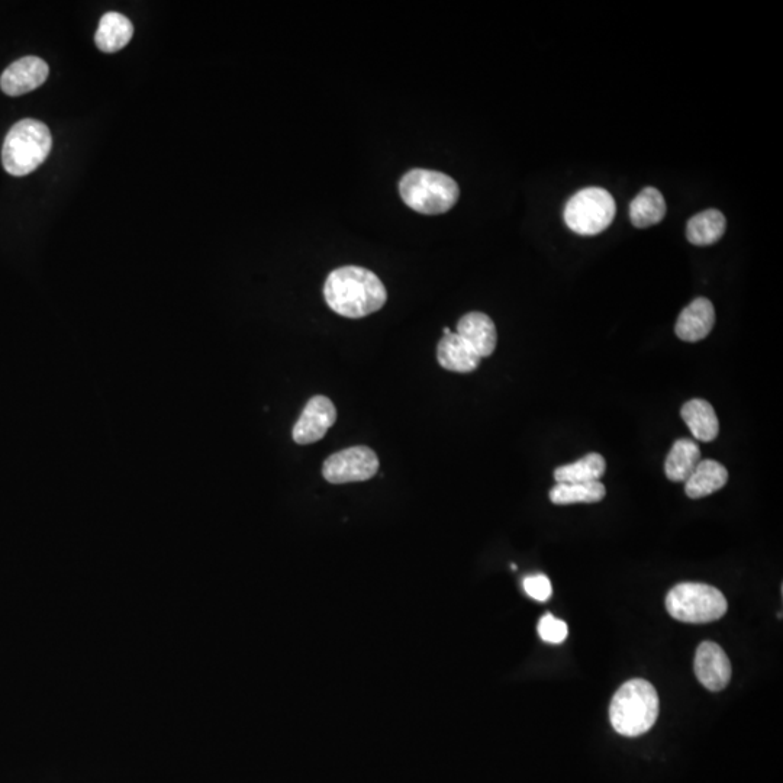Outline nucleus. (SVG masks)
Wrapping results in <instances>:
<instances>
[{
  "instance_id": "20",
  "label": "nucleus",
  "mask_w": 783,
  "mask_h": 783,
  "mask_svg": "<svg viewBox=\"0 0 783 783\" xmlns=\"http://www.w3.org/2000/svg\"><path fill=\"white\" fill-rule=\"evenodd\" d=\"M607 470V462L598 453H589L572 464L557 467L554 479L557 483H589L601 482Z\"/></svg>"
},
{
  "instance_id": "15",
  "label": "nucleus",
  "mask_w": 783,
  "mask_h": 783,
  "mask_svg": "<svg viewBox=\"0 0 783 783\" xmlns=\"http://www.w3.org/2000/svg\"><path fill=\"white\" fill-rule=\"evenodd\" d=\"M134 35V25L127 16L118 12H108L102 16L95 35L96 47L103 53H116L130 43Z\"/></svg>"
},
{
  "instance_id": "18",
  "label": "nucleus",
  "mask_w": 783,
  "mask_h": 783,
  "mask_svg": "<svg viewBox=\"0 0 783 783\" xmlns=\"http://www.w3.org/2000/svg\"><path fill=\"white\" fill-rule=\"evenodd\" d=\"M727 227L725 217L717 209L695 215L686 225V237L695 246H711L721 240Z\"/></svg>"
},
{
  "instance_id": "2",
  "label": "nucleus",
  "mask_w": 783,
  "mask_h": 783,
  "mask_svg": "<svg viewBox=\"0 0 783 783\" xmlns=\"http://www.w3.org/2000/svg\"><path fill=\"white\" fill-rule=\"evenodd\" d=\"M659 711V695L652 683L633 679L615 692L609 707V720L621 736L638 737L652 730Z\"/></svg>"
},
{
  "instance_id": "23",
  "label": "nucleus",
  "mask_w": 783,
  "mask_h": 783,
  "mask_svg": "<svg viewBox=\"0 0 783 783\" xmlns=\"http://www.w3.org/2000/svg\"><path fill=\"white\" fill-rule=\"evenodd\" d=\"M524 591L530 598L536 599L538 602H546L553 589H551V582L547 576L536 575L524 579Z\"/></svg>"
},
{
  "instance_id": "11",
  "label": "nucleus",
  "mask_w": 783,
  "mask_h": 783,
  "mask_svg": "<svg viewBox=\"0 0 783 783\" xmlns=\"http://www.w3.org/2000/svg\"><path fill=\"white\" fill-rule=\"evenodd\" d=\"M715 324V309L707 298H696L686 306L676 322L675 333L686 343H696L710 335Z\"/></svg>"
},
{
  "instance_id": "14",
  "label": "nucleus",
  "mask_w": 783,
  "mask_h": 783,
  "mask_svg": "<svg viewBox=\"0 0 783 783\" xmlns=\"http://www.w3.org/2000/svg\"><path fill=\"white\" fill-rule=\"evenodd\" d=\"M681 415L689 431L699 441H714L720 434V422L710 402L692 399L682 406Z\"/></svg>"
},
{
  "instance_id": "13",
  "label": "nucleus",
  "mask_w": 783,
  "mask_h": 783,
  "mask_svg": "<svg viewBox=\"0 0 783 783\" xmlns=\"http://www.w3.org/2000/svg\"><path fill=\"white\" fill-rule=\"evenodd\" d=\"M437 360L443 369L470 373L478 369L480 357L456 333L444 335L437 347Z\"/></svg>"
},
{
  "instance_id": "19",
  "label": "nucleus",
  "mask_w": 783,
  "mask_h": 783,
  "mask_svg": "<svg viewBox=\"0 0 783 783\" xmlns=\"http://www.w3.org/2000/svg\"><path fill=\"white\" fill-rule=\"evenodd\" d=\"M666 202L662 193L654 188L641 190L630 205V219L636 228H649L663 221Z\"/></svg>"
},
{
  "instance_id": "24",
  "label": "nucleus",
  "mask_w": 783,
  "mask_h": 783,
  "mask_svg": "<svg viewBox=\"0 0 783 783\" xmlns=\"http://www.w3.org/2000/svg\"><path fill=\"white\" fill-rule=\"evenodd\" d=\"M443 331H444V335H447V334H450V333H451V331H450V328H447V327H446V328H444V330H443Z\"/></svg>"
},
{
  "instance_id": "22",
  "label": "nucleus",
  "mask_w": 783,
  "mask_h": 783,
  "mask_svg": "<svg viewBox=\"0 0 783 783\" xmlns=\"http://www.w3.org/2000/svg\"><path fill=\"white\" fill-rule=\"evenodd\" d=\"M538 634L546 643L560 644L566 640L569 628L565 621L554 618L551 614L544 615L538 623Z\"/></svg>"
},
{
  "instance_id": "6",
  "label": "nucleus",
  "mask_w": 783,
  "mask_h": 783,
  "mask_svg": "<svg viewBox=\"0 0 783 783\" xmlns=\"http://www.w3.org/2000/svg\"><path fill=\"white\" fill-rule=\"evenodd\" d=\"M617 212L611 193L601 188L580 190L567 202V227L580 235H596L607 230Z\"/></svg>"
},
{
  "instance_id": "8",
  "label": "nucleus",
  "mask_w": 783,
  "mask_h": 783,
  "mask_svg": "<svg viewBox=\"0 0 783 783\" xmlns=\"http://www.w3.org/2000/svg\"><path fill=\"white\" fill-rule=\"evenodd\" d=\"M335 421H337V409L331 399L327 396H314L306 404L301 418L293 427V440L301 446L317 443L325 437Z\"/></svg>"
},
{
  "instance_id": "10",
  "label": "nucleus",
  "mask_w": 783,
  "mask_h": 783,
  "mask_svg": "<svg viewBox=\"0 0 783 783\" xmlns=\"http://www.w3.org/2000/svg\"><path fill=\"white\" fill-rule=\"evenodd\" d=\"M48 64L43 58L28 56L12 63L0 77V89L8 96H22L32 92L47 80Z\"/></svg>"
},
{
  "instance_id": "9",
  "label": "nucleus",
  "mask_w": 783,
  "mask_h": 783,
  "mask_svg": "<svg viewBox=\"0 0 783 783\" xmlns=\"http://www.w3.org/2000/svg\"><path fill=\"white\" fill-rule=\"evenodd\" d=\"M695 675L698 681L712 692L727 688L733 675L730 659L718 644L704 641L695 653Z\"/></svg>"
},
{
  "instance_id": "16",
  "label": "nucleus",
  "mask_w": 783,
  "mask_h": 783,
  "mask_svg": "<svg viewBox=\"0 0 783 783\" xmlns=\"http://www.w3.org/2000/svg\"><path fill=\"white\" fill-rule=\"evenodd\" d=\"M701 450L691 438H679L666 457L665 472L672 482L685 483L701 462Z\"/></svg>"
},
{
  "instance_id": "5",
  "label": "nucleus",
  "mask_w": 783,
  "mask_h": 783,
  "mask_svg": "<svg viewBox=\"0 0 783 783\" xmlns=\"http://www.w3.org/2000/svg\"><path fill=\"white\" fill-rule=\"evenodd\" d=\"M727 608V599L721 591L705 583H681L666 596L670 617L686 624L714 623L724 617Z\"/></svg>"
},
{
  "instance_id": "17",
  "label": "nucleus",
  "mask_w": 783,
  "mask_h": 783,
  "mask_svg": "<svg viewBox=\"0 0 783 783\" xmlns=\"http://www.w3.org/2000/svg\"><path fill=\"white\" fill-rule=\"evenodd\" d=\"M728 480L727 469L715 460H701L691 478L685 482L686 495L691 499H701L720 491Z\"/></svg>"
},
{
  "instance_id": "3",
  "label": "nucleus",
  "mask_w": 783,
  "mask_h": 783,
  "mask_svg": "<svg viewBox=\"0 0 783 783\" xmlns=\"http://www.w3.org/2000/svg\"><path fill=\"white\" fill-rule=\"evenodd\" d=\"M53 137L47 125L35 119H22L3 141L2 164L12 176H27L47 159Z\"/></svg>"
},
{
  "instance_id": "4",
  "label": "nucleus",
  "mask_w": 783,
  "mask_h": 783,
  "mask_svg": "<svg viewBox=\"0 0 783 783\" xmlns=\"http://www.w3.org/2000/svg\"><path fill=\"white\" fill-rule=\"evenodd\" d=\"M399 193L406 206L422 215L449 212L459 201L456 180L435 170H409L399 183Z\"/></svg>"
},
{
  "instance_id": "21",
  "label": "nucleus",
  "mask_w": 783,
  "mask_h": 783,
  "mask_svg": "<svg viewBox=\"0 0 783 783\" xmlns=\"http://www.w3.org/2000/svg\"><path fill=\"white\" fill-rule=\"evenodd\" d=\"M607 495L604 483H557L550 491L554 505L596 504Z\"/></svg>"
},
{
  "instance_id": "1",
  "label": "nucleus",
  "mask_w": 783,
  "mask_h": 783,
  "mask_svg": "<svg viewBox=\"0 0 783 783\" xmlns=\"http://www.w3.org/2000/svg\"><path fill=\"white\" fill-rule=\"evenodd\" d=\"M324 296L335 314L359 319L382 309L388 292L375 273L359 266H346L327 277Z\"/></svg>"
},
{
  "instance_id": "12",
  "label": "nucleus",
  "mask_w": 783,
  "mask_h": 783,
  "mask_svg": "<svg viewBox=\"0 0 783 783\" xmlns=\"http://www.w3.org/2000/svg\"><path fill=\"white\" fill-rule=\"evenodd\" d=\"M456 334L473 348L480 359L492 356L498 343L495 324L491 317L483 312H470L464 315L457 324Z\"/></svg>"
},
{
  "instance_id": "7",
  "label": "nucleus",
  "mask_w": 783,
  "mask_h": 783,
  "mask_svg": "<svg viewBox=\"0 0 783 783\" xmlns=\"http://www.w3.org/2000/svg\"><path fill=\"white\" fill-rule=\"evenodd\" d=\"M379 472V459L369 447L357 446L338 451L325 460L322 475L334 485L364 482Z\"/></svg>"
}]
</instances>
